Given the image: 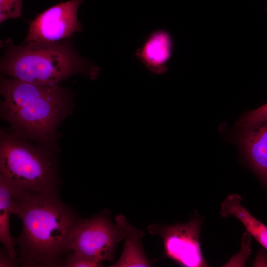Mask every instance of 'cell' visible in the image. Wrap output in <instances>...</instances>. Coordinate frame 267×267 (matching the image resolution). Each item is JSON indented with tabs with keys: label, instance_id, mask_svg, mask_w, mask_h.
I'll return each instance as SVG.
<instances>
[{
	"label": "cell",
	"instance_id": "obj_3",
	"mask_svg": "<svg viewBox=\"0 0 267 267\" xmlns=\"http://www.w3.org/2000/svg\"><path fill=\"white\" fill-rule=\"evenodd\" d=\"M3 117L27 135L45 140L63 114L67 94L57 85L34 84L3 77L0 82Z\"/></svg>",
	"mask_w": 267,
	"mask_h": 267
},
{
	"label": "cell",
	"instance_id": "obj_9",
	"mask_svg": "<svg viewBox=\"0 0 267 267\" xmlns=\"http://www.w3.org/2000/svg\"><path fill=\"white\" fill-rule=\"evenodd\" d=\"M116 224L125 234V244L121 255L118 261L111 267H150L153 262L146 256L144 251L142 239L145 234L141 229L131 224L126 217L119 214L116 216Z\"/></svg>",
	"mask_w": 267,
	"mask_h": 267
},
{
	"label": "cell",
	"instance_id": "obj_7",
	"mask_svg": "<svg viewBox=\"0 0 267 267\" xmlns=\"http://www.w3.org/2000/svg\"><path fill=\"white\" fill-rule=\"evenodd\" d=\"M84 0H69L53 5L38 14L30 24L24 43H54L67 40L81 32L78 19Z\"/></svg>",
	"mask_w": 267,
	"mask_h": 267
},
{
	"label": "cell",
	"instance_id": "obj_6",
	"mask_svg": "<svg viewBox=\"0 0 267 267\" xmlns=\"http://www.w3.org/2000/svg\"><path fill=\"white\" fill-rule=\"evenodd\" d=\"M202 221L196 216L184 223L149 224L147 230L160 236L164 245V257L180 266L204 267L208 265L202 254L200 235Z\"/></svg>",
	"mask_w": 267,
	"mask_h": 267
},
{
	"label": "cell",
	"instance_id": "obj_13",
	"mask_svg": "<svg viewBox=\"0 0 267 267\" xmlns=\"http://www.w3.org/2000/svg\"><path fill=\"white\" fill-rule=\"evenodd\" d=\"M23 0H0V22L21 16Z\"/></svg>",
	"mask_w": 267,
	"mask_h": 267
},
{
	"label": "cell",
	"instance_id": "obj_2",
	"mask_svg": "<svg viewBox=\"0 0 267 267\" xmlns=\"http://www.w3.org/2000/svg\"><path fill=\"white\" fill-rule=\"evenodd\" d=\"M69 42H24L16 45L8 39L2 42L0 71L12 78L44 86L56 85L77 74L97 73V67L82 58Z\"/></svg>",
	"mask_w": 267,
	"mask_h": 267
},
{
	"label": "cell",
	"instance_id": "obj_8",
	"mask_svg": "<svg viewBox=\"0 0 267 267\" xmlns=\"http://www.w3.org/2000/svg\"><path fill=\"white\" fill-rule=\"evenodd\" d=\"M173 40L167 31H153L145 39L136 52L137 57L151 72L164 73L173 50Z\"/></svg>",
	"mask_w": 267,
	"mask_h": 267
},
{
	"label": "cell",
	"instance_id": "obj_10",
	"mask_svg": "<svg viewBox=\"0 0 267 267\" xmlns=\"http://www.w3.org/2000/svg\"><path fill=\"white\" fill-rule=\"evenodd\" d=\"M244 129L241 141L246 155L267 183V117Z\"/></svg>",
	"mask_w": 267,
	"mask_h": 267
},
{
	"label": "cell",
	"instance_id": "obj_1",
	"mask_svg": "<svg viewBox=\"0 0 267 267\" xmlns=\"http://www.w3.org/2000/svg\"><path fill=\"white\" fill-rule=\"evenodd\" d=\"M12 214L22 221L19 237L13 238L27 265L55 266L66 251L71 232L78 222L54 194L13 192Z\"/></svg>",
	"mask_w": 267,
	"mask_h": 267
},
{
	"label": "cell",
	"instance_id": "obj_5",
	"mask_svg": "<svg viewBox=\"0 0 267 267\" xmlns=\"http://www.w3.org/2000/svg\"><path fill=\"white\" fill-rule=\"evenodd\" d=\"M125 238L122 229L105 214L79 220L70 234L67 250L102 263L112 261L118 244Z\"/></svg>",
	"mask_w": 267,
	"mask_h": 267
},
{
	"label": "cell",
	"instance_id": "obj_11",
	"mask_svg": "<svg viewBox=\"0 0 267 267\" xmlns=\"http://www.w3.org/2000/svg\"><path fill=\"white\" fill-rule=\"evenodd\" d=\"M242 200L238 194L228 195L221 204L222 217H235L243 224L247 231L267 250V226L255 218L242 205Z\"/></svg>",
	"mask_w": 267,
	"mask_h": 267
},
{
	"label": "cell",
	"instance_id": "obj_14",
	"mask_svg": "<svg viewBox=\"0 0 267 267\" xmlns=\"http://www.w3.org/2000/svg\"><path fill=\"white\" fill-rule=\"evenodd\" d=\"M100 263L74 253L64 264L67 267H98L102 266Z\"/></svg>",
	"mask_w": 267,
	"mask_h": 267
},
{
	"label": "cell",
	"instance_id": "obj_15",
	"mask_svg": "<svg viewBox=\"0 0 267 267\" xmlns=\"http://www.w3.org/2000/svg\"><path fill=\"white\" fill-rule=\"evenodd\" d=\"M17 262L15 259L12 258L8 253L1 252L0 256V267H15Z\"/></svg>",
	"mask_w": 267,
	"mask_h": 267
},
{
	"label": "cell",
	"instance_id": "obj_12",
	"mask_svg": "<svg viewBox=\"0 0 267 267\" xmlns=\"http://www.w3.org/2000/svg\"><path fill=\"white\" fill-rule=\"evenodd\" d=\"M13 192L7 181L0 176V241L10 256L15 259L16 253L14 241L9 229V219L12 214Z\"/></svg>",
	"mask_w": 267,
	"mask_h": 267
},
{
	"label": "cell",
	"instance_id": "obj_4",
	"mask_svg": "<svg viewBox=\"0 0 267 267\" xmlns=\"http://www.w3.org/2000/svg\"><path fill=\"white\" fill-rule=\"evenodd\" d=\"M0 171L13 191L55 193V171L50 157L41 149L3 133Z\"/></svg>",
	"mask_w": 267,
	"mask_h": 267
}]
</instances>
